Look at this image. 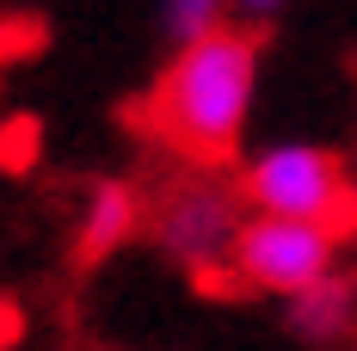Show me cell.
<instances>
[{"instance_id": "cell-1", "label": "cell", "mask_w": 357, "mask_h": 351, "mask_svg": "<svg viewBox=\"0 0 357 351\" xmlns=\"http://www.w3.org/2000/svg\"><path fill=\"white\" fill-rule=\"evenodd\" d=\"M252 93H259V37L247 25H222L204 43L173 50V62L160 68L142 117L173 154L215 167L247 136Z\"/></svg>"}, {"instance_id": "cell-2", "label": "cell", "mask_w": 357, "mask_h": 351, "mask_svg": "<svg viewBox=\"0 0 357 351\" xmlns=\"http://www.w3.org/2000/svg\"><path fill=\"white\" fill-rule=\"evenodd\" d=\"M241 197L252 216H289V222H321L333 234L357 228V185L345 160L321 142H278L259 148L247 167L234 173Z\"/></svg>"}, {"instance_id": "cell-3", "label": "cell", "mask_w": 357, "mask_h": 351, "mask_svg": "<svg viewBox=\"0 0 357 351\" xmlns=\"http://www.w3.org/2000/svg\"><path fill=\"white\" fill-rule=\"evenodd\" d=\"M247 197H241V185L234 179H215V173H185L178 185H167L160 197H154V210H148V234L154 246L197 278H215V271H228V259H234V241H241V228H247Z\"/></svg>"}, {"instance_id": "cell-4", "label": "cell", "mask_w": 357, "mask_h": 351, "mask_svg": "<svg viewBox=\"0 0 357 351\" xmlns=\"http://www.w3.org/2000/svg\"><path fill=\"white\" fill-rule=\"evenodd\" d=\"M339 259V234L321 228V222H289V216H247L241 241H234V259L228 271L234 283H247L259 296H278L289 302L296 290L321 283Z\"/></svg>"}, {"instance_id": "cell-5", "label": "cell", "mask_w": 357, "mask_h": 351, "mask_svg": "<svg viewBox=\"0 0 357 351\" xmlns=\"http://www.w3.org/2000/svg\"><path fill=\"white\" fill-rule=\"evenodd\" d=\"M148 222V197L136 179H93V191H86V204H80V228H74V253H80V265H99L111 259L123 241H136Z\"/></svg>"}, {"instance_id": "cell-6", "label": "cell", "mask_w": 357, "mask_h": 351, "mask_svg": "<svg viewBox=\"0 0 357 351\" xmlns=\"http://www.w3.org/2000/svg\"><path fill=\"white\" fill-rule=\"evenodd\" d=\"M284 333L296 345H345L357 333V278L345 271H326L321 283H308V290H296L284 302Z\"/></svg>"}, {"instance_id": "cell-7", "label": "cell", "mask_w": 357, "mask_h": 351, "mask_svg": "<svg viewBox=\"0 0 357 351\" xmlns=\"http://www.w3.org/2000/svg\"><path fill=\"white\" fill-rule=\"evenodd\" d=\"M222 25H234V19H228V0H160V31H167L173 50L204 43V37H215Z\"/></svg>"}, {"instance_id": "cell-8", "label": "cell", "mask_w": 357, "mask_h": 351, "mask_svg": "<svg viewBox=\"0 0 357 351\" xmlns=\"http://www.w3.org/2000/svg\"><path fill=\"white\" fill-rule=\"evenodd\" d=\"M37 160H43V117L37 111H6L0 117V173L25 179L37 173Z\"/></svg>"}, {"instance_id": "cell-9", "label": "cell", "mask_w": 357, "mask_h": 351, "mask_svg": "<svg viewBox=\"0 0 357 351\" xmlns=\"http://www.w3.org/2000/svg\"><path fill=\"white\" fill-rule=\"evenodd\" d=\"M50 50V19L37 13H6L0 19V62H31Z\"/></svg>"}, {"instance_id": "cell-10", "label": "cell", "mask_w": 357, "mask_h": 351, "mask_svg": "<svg viewBox=\"0 0 357 351\" xmlns=\"http://www.w3.org/2000/svg\"><path fill=\"white\" fill-rule=\"evenodd\" d=\"M284 6L289 0H228V19H234V25H278V19H284Z\"/></svg>"}, {"instance_id": "cell-11", "label": "cell", "mask_w": 357, "mask_h": 351, "mask_svg": "<svg viewBox=\"0 0 357 351\" xmlns=\"http://www.w3.org/2000/svg\"><path fill=\"white\" fill-rule=\"evenodd\" d=\"M25 345V308L13 296H0V351H19Z\"/></svg>"}]
</instances>
